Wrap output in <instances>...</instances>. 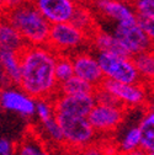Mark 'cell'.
<instances>
[{
    "label": "cell",
    "instance_id": "f546056e",
    "mask_svg": "<svg viewBox=\"0 0 154 155\" xmlns=\"http://www.w3.org/2000/svg\"><path fill=\"white\" fill-rule=\"evenodd\" d=\"M14 154L12 145L6 139H0V155H11Z\"/></svg>",
    "mask_w": 154,
    "mask_h": 155
},
{
    "label": "cell",
    "instance_id": "52a82bcc",
    "mask_svg": "<svg viewBox=\"0 0 154 155\" xmlns=\"http://www.w3.org/2000/svg\"><path fill=\"white\" fill-rule=\"evenodd\" d=\"M125 110L126 108L121 106L95 104L86 118L96 134H109L115 132L122 123L125 117Z\"/></svg>",
    "mask_w": 154,
    "mask_h": 155
},
{
    "label": "cell",
    "instance_id": "d6a6232c",
    "mask_svg": "<svg viewBox=\"0 0 154 155\" xmlns=\"http://www.w3.org/2000/svg\"><path fill=\"white\" fill-rule=\"evenodd\" d=\"M125 155H148V153H146V151H144V150H142V149H137V150L131 151V153L125 154Z\"/></svg>",
    "mask_w": 154,
    "mask_h": 155
},
{
    "label": "cell",
    "instance_id": "5bb4252c",
    "mask_svg": "<svg viewBox=\"0 0 154 155\" xmlns=\"http://www.w3.org/2000/svg\"><path fill=\"white\" fill-rule=\"evenodd\" d=\"M25 42L21 35L12 26V24L5 17V15L0 16V51H12L20 53Z\"/></svg>",
    "mask_w": 154,
    "mask_h": 155
},
{
    "label": "cell",
    "instance_id": "836d02e7",
    "mask_svg": "<svg viewBox=\"0 0 154 155\" xmlns=\"http://www.w3.org/2000/svg\"><path fill=\"white\" fill-rule=\"evenodd\" d=\"M5 12V6H4V0H0V16L4 15Z\"/></svg>",
    "mask_w": 154,
    "mask_h": 155
},
{
    "label": "cell",
    "instance_id": "9c48e42d",
    "mask_svg": "<svg viewBox=\"0 0 154 155\" xmlns=\"http://www.w3.org/2000/svg\"><path fill=\"white\" fill-rule=\"evenodd\" d=\"M51 25L70 22L78 8V0H31Z\"/></svg>",
    "mask_w": 154,
    "mask_h": 155
},
{
    "label": "cell",
    "instance_id": "3957f363",
    "mask_svg": "<svg viewBox=\"0 0 154 155\" xmlns=\"http://www.w3.org/2000/svg\"><path fill=\"white\" fill-rule=\"evenodd\" d=\"M55 120L58 121L63 133L64 147L68 150H79L95 143L96 132L89 123L86 117H76L63 113H55Z\"/></svg>",
    "mask_w": 154,
    "mask_h": 155
},
{
    "label": "cell",
    "instance_id": "2e32d148",
    "mask_svg": "<svg viewBox=\"0 0 154 155\" xmlns=\"http://www.w3.org/2000/svg\"><path fill=\"white\" fill-rule=\"evenodd\" d=\"M90 41L92 46L98 49V52H105V53H113V54H120V55H127L120 42L116 40L112 33H109L106 31L96 30L91 36ZM129 57V55H127Z\"/></svg>",
    "mask_w": 154,
    "mask_h": 155
},
{
    "label": "cell",
    "instance_id": "74e56055",
    "mask_svg": "<svg viewBox=\"0 0 154 155\" xmlns=\"http://www.w3.org/2000/svg\"><path fill=\"white\" fill-rule=\"evenodd\" d=\"M117 155H125V154H122V153H119V154H117Z\"/></svg>",
    "mask_w": 154,
    "mask_h": 155
},
{
    "label": "cell",
    "instance_id": "7402d4cb",
    "mask_svg": "<svg viewBox=\"0 0 154 155\" xmlns=\"http://www.w3.org/2000/svg\"><path fill=\"white\" fill-rule=\"evenodd\" d=\"M54 75L58 84L64 83L65 80L70 79L74 76V70H73V63L70 59V55L67 54H58L55 61V67H54Z\"/></svg>",
    "mask_w": 154,
    "mask_h": 155
},
{
    "label": "cell",
    "instance_id": "603a6c76",
    "mask_svg": "<svg viewBox=\"0 0 154 155\" xmlns=\"http://www.w3.org/2000/svg\"><path fill=\"white\" fill-rule=\"evenodd\" d=\"M41 127H42L43 133L47 135L48 139L52 143H54L55 145H64L63 133H62V129L59 127L58 121L55 120V114H54V117L49 118L48 121L42 122L41 123Z\"/></svg>",
    "mask_w": 154,
    "mask_h": 155
},
{
    "label": "cell",
    "instance_id": "ffe728a7",
    "mask_svg": "<svg viewBox=\"0 0 154 155\" xmlns=\"http://www.w3.org/2000/svg\"><path fill=\"white\" fill-rule=\"evenodd\" d=\"M70 22L73 25H75L79 30L84 31L89 37L98 30L95 26V18L92 16V12L88 8L82 6L80 4L78 5V8H76Z\"/></svg>",
    "mask_w": 154,
    "mask_h": 155
},
{
    "label": "cell",
    "instance_id": "d6986e66",
    "mask_svg": "<svg viewBox=\"0 0 154 155\" xmlns=\"http://www.w3.org/2000/svg\"><path fill=\"white\" fill-rule=\"evenodd\" d=\"M95 86L86 83L78 76H72L70 79L58 85V95H83V94H94Z\"/></svg>",
    "mask_w": 154,
    "mask_h": 155
},
{
    "label": "cell",
    "instance_id": "83f0119b",
    "mask_svg": "<svg viewBox=\"0 0 154 155\" xmlns=\"http://www.w3.org/2000/svg\"><path fill=\"white\" fill-rule=\"evenodd\" d=\"M138 25L146 33V36L149 38L154 47V18H142L138 17Z\"/></svg>",
    "mask_w": 154,
    "mask_h": 155
},
{
    "label": "cell",
    "instance_id": "8fae6325",
    "mask_svg": "<svg viewBox=\"0 0 154 155\" xmlns=\"http://www.w3.org/2000/svg\"><path fill=\"white\" fill-rule=\"evenodd\" d=\"M73 63L74 75L85 80L95 87H99L104 80V75L100 69L96 57L89 52H75L70 55Z\"/></svg>",
    "mask_w": 154,
    "mask_h": 155
},
{
    "label": "cell",
    "instance_id": "e575fe53",
    "mask_svg": "<svg viewBox=\"0 0 154 155\" xmlns=\"http://www.w3.org/2000/svg\"><path fill=\"white\" fill-rule=\"evenodd\" d=\"M65 155H82V153L79 150H68Z\"/></svg>",
    "mask_w": 154,
    "mask_h": 155
},
{
    "label": "cell",
    "instance_id": "4316f807",
    "mask_svg": "<svg viewBox=\"0 0 154 155\" xmlns=\"http://www.w3.org/2000/svg\"><path fill=\"white\" fill-rule=\"evenodd\" d=\"M94 97L96 104H102V105H111V106H121L120 102L113 97V96L107 92L106 90H104L102 87H96L94 91ZM122 107V106H121Z\"/></svg>",
    "mask_w": 154,
    "mask_h": 155
},
{
    "label": "cell",
    "instance_id": "4fadbf2b",
    "mask_svg": "<svg viewBox=\"0 0 154 155\" xmlns=\"http://www.w3.org/2000/svg\"><path fill=\"white\" fill-rule=\"evenodd\" d=\"M94 10L117 24L136 22L138 17L128 3L120 0H92Z\"/></svg>",
    "mask_w": 154,
    "mask_h": 155
},
{
    "label": "cell",
    "instance_id": "ac0fdd59",
    "mask_svg": "<svg viewBox=\"0 0 154 155\" xmlns=\"http://www.w3.org/2000/svg\"><path fill=\"white\" fill-rule=\"evenodd\" d=\"M14 155H51V153L37 135L26 134L14 149Z\"/></svg>",
    "mask_w": 154,
    "mask_h": 155
},
{
    "label": "cell",
    "instance_id": "4dcf8cb0",
    "mask_svg": "<svg viewBox=\"0 0 154 155\" xmlns=\"http://www.w3.org/2000/svg\"><path fill=\"white\" fill-rule=\"evenodd\" d=\"M31 0H4V6H5V11L6 10H11L14 8H17L20 5H24L26 3H30Z\"/></svg>",
    "mask_w": 154,
    "mask_h": 155
},
{
    "label": "cell",
    "instance_id": "277c9868",
    "mask_svg": "<svg viewBox=\"0 0 154 155\" xmlns=\"http://www.w3.org/2000/svg\"><path fill=\"white\" fill-rule=\"evenodd\" d=\"M96 59L99 62L104 79L126 84L141 83L138 71L134 67L132 57L99 52L96 55Z\"/></svg>",
    "mask_w": 154,
    "mask_h": 155
},
{
    "label": "cell",
    "instance_id": "7a4b0ae2",
    "mask_svg": "<svg viewBox=\"0 0 154 155\" xmlns=\"http://www.w3.org/2000/svg\"><path fill=\"white\" fill-rule=\"evenodd\" d=\"M4 15L21 35L26 46H47L52 25L31 2L6 10Z\"/></svg>",
    "mask_w": 154,
    "mask_h": 155
},
{
    "label": "cell",
    "instance_id": "5b68a950",
    "mask_svg": "<svg viewBox=\"0 0 154 155\" xmlns=\"http://www.w3.org/2000/svg\"><path fill=\"white\" fill-rule=\"evenodd\" d=\"M90 41V37L72 22H63L51 26L47 46L57 54L72 55Z\"/></svg>",
    "mask_w": 154,
    "mask_h": 155
},
{
    "label": "cell",
    "instance_id": "8992f818",
    "mask_svg": "<svg viewBox=\"0 0 154 155\" xmlns=\"http://www.w3.org/2000/svg\"><path fill=\"white\" fill-rule=\"evenodd\" d=\"M112 35L116 37V40L129 57H134L142 52L154 48L149 38L138 25V20L136 22L117 24Z\"/></svg>",
    "mask_w": 154,
    "mask_h": 155
},
{
    "label": "cell",
    "instance_id": "9a60e30c",
    "mask_svg": "<svg viewBox=\"0 0 154 155\" xmlns=\"http://www.w3.org/2000/svg\"><path fill=\"white\" fill-rule=\"evenodd\" d=\"M0 62L3 65L4 75L11 85H17L21 78L20 53L12 51H0Z\"/></svg>",
    "mask_w": 154,
    "mask_h": 155
},
{
    "label": "cell",
    "instance_id": "d4e9b609",
    "mask_svg": "<svg viewBox=\"0 0 154 155\" xmlns=\"http://www.w3.org/2000/svg\"><path fill=\"white\" fill-rule=\"evenodd\" d=\"M35 114L38 117L40 122H46L49 118L54 117V107H53V101L51 99H41L36 100L35 105Z\"/></svg>",
    "mask_w": 154,
    "mask_h": 155
},
{
    "label": "cell",
    "instance_id": "1f68e13d",
    "mask_svg": "<svg viewBox=\"0 0 154 155\" xmlns=\"http://www.w3.org/2000/svg\"><path fill=\"white\" fill-rule=\"evenodd\" d=\"M6 86H11V84L8 81V79L4 75V70H3V65L0 62V87H6Z\"/></svg>",
    "mask_w": 154,
    "mask_h": 155
},
{
    "label": "cell",
    "instance_id": "6da1fadb",
    "mask_svg": "<svg viewBox=\"0 0 154 155\" xmlns=\"http://www.w3.org/2000/svg\"><path fill=\"white\" fill-rule=\"evenodd\" d=\"M57 54L48 46H25L20 52L21 78L18 87L35 100L51 99L58 95L54 75Z\"/></svg>",
    "mask_w": 154,
    "mask_h": 155
},
{
    "label": "cell",
    "instance_id": "cb8c5ba5",
    "mask_svg": "<svg viewBox=\"0 0 154 155\" xmlns=\"http://www.w3.org/2000/svg\"><path fill=\"white\" fill-rule=\"evenodd\" d=\"M138 127L141 130V149L146 153H154V126L142 120Z\"/></svg>",
    "mask_w": 154,
    "mask_h": 155
},
{
    "label": "cell",
    "instance_id": "30bf717a",
    "mask_svg": "<svg viewBox=\"0 0 154 155\" xmlns=\"http://www.w3.org/2000/svg\"><path fill=\"white\" fill-rule=\"evenodd\" d=\"M54 113H63L76 117H88L95 106L94 94L83 95H57L52 100Z\"/></svg>",
    "mask_w": 154,
    "mask_h": 155
},
{
    "label": "cell",
    "instance_id": "8d00e7d4",
    "mask_svg": "<svg viewBox=\"0 0 154 155\" xmlns=\"http://www.w3.org/2000/svg\"><path fill=\"white\" fill-rule=\"evenodd\" d=\"M148 155H154V153H148Z\"/></svg>",
    "mask_w": 154,
    "mask_h": 155
},
{
    "label": "cell",
    "instance_id": "7c38bea8",
    "mask_svg": "<svg viewBox=\"0 0 154 155\" xmlns=\"http://www.w3.org/2000/svg\"><path fill=\"white\" fill-rule=\"evenodd\" d=\"M35 105L36 100L21 89L0 87V107L3 110L16 112L27 118L35 114Z\"/></svg>",
    "mask_w": 154,
    "mask_h": 155
},
{
    "label": "cell",
    "instance_id": "ba28073f",
    "mask_svg": "<svg viewBox=\"0 0 154 155\" xmlns=\"http://www.w3.org/2000/svg\"><path fill=\"white\" fill-rule=\"evenodd\" d=\"M100 87L110 92L123 108L142 106L147 101L146 87L142 83L126 84V83H117L113 80L104 79L102 83L100 84Z\"/></svg>",
    "mask_w": 154,
    "mask_h": 155
},
{
    "label": "cell",
    "instance_id": "484cf974",
    "mask_svg": "<svg viewBox=\"0 0 154 155\" xmlns=\"http://www.w3.org/2000/svg\"><path fill=\"white\" fill-rule=\"evenodd\" d=\"M131 5L137 17L154 18V0H132Z\"/></svg>",
    "mask_w": 154,
    "mask_h": 155
},
{
    "label": "cell",
    "instance_id": "d590c367",
    "mask_svg": "<svg viewBox=\"0 0 154 155\" xmlns=\"http://www.w3.org/2000/svg\"><path fill=\"white\" fill-rule=\"evenodd\" d=\"M120 2H123V3H128V4H131V3H132V0H120Z\"/></svg>",
    "mask_w": 154,
    "mask_h": 155
},
{
    "label": "cell",
    "instance_id": "f1b7e54d",
    "mask_svg": "<svg viewBox=\"0 0 154 155\" xmlns=\"http://www.w3.org/2000/svg\"><path fill=\"white\" fill-rule=\"evenodd\" d=\"M80 153H82V155H104L102 150H101V147L96 145L95 143L89 145V147H86V148H84Z\"/></svg>",
    "mask_w": 154,
    "mask_h": 155
},
{
    "label": "cell",
    "instance_id": "44dd1931",
    "mask_svg": "<svg viewBox=\"0 0 154 155\" xmlns=\"http://www.w3.org/2000/svg\"><path fill=\"white\" fill-rule=\"evenodd\" d=\"M119 151L122 154H128L137 149H141V130L139 127H131L117 145Z\"/></svg>",
    "mask_w": 154,
    "mask_h": 155
},
{
    "label": "cell",
    "instance_id": "e0dca14e",
    "mask_svg": "<svg viewBox=\"0 0 154 155\" xmlns=\"http://www.w3.org/2000/svg\"><path fill=\"white\" fill-rule=\"evenodd\" d=\"M134 67H136L141 83H154V48H150L146 52H142L132 57Z\"/></svg>",
    "mask_w": 154,
    "mask_h": 155
}]
</instances>
